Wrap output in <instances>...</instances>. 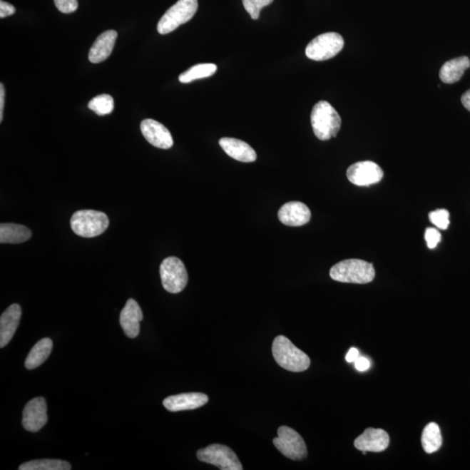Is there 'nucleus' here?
Wrapping results in <instances>:
<instances>
[{
	"mask_svg": "<svg viewBox=\"0 0 470 470\" xmlns=\"http://www.w3.org/2000/svg\"><path fill=\"white\" fill-rule=\"evenodd\" d=\"M272 352L278 365L291 372H303L310 366V357L283 335L274 339Z\"/></svg>",
	"mask_w": 470,
	"mask_h": 470,
	"instance_id": "obj_1",
	"label": "nucleus"
},
{
	"mask_svg": "<svg viewBox=\"0 0 470 470\" xmlns=\"http://www.w3.org/2000/svg\"><path fill=\"white\" fill-rule=\"evenodd\" d=\"M311 125L319 140L329 141L337 136L341 129L342 118L329 102L322 101L312 110Z\"/></svg>",
	"mask_w": 470,
	"mask_h": 470,
	"instance_id": "obj_2",
	"label": "nucleus"
},
{
	"mask_svg": "<svg viewBox=\"0 0 470 470\" xmlns=\"http://www.w3.org/2000/svg\"><path fill=\"white\" fill-rule=\"evenodd\" d=\"M329 275L339 282L366 284L374 279L375 270L373 265L365 260L351 259L335 264Z\"/></svg>",
	"mask_w": 470,
	"mask_h": 470,
	"instance_id": "obj_3",
	"label": "nucleus"
},
{
	"mask_svg": "<svg viewBox=\"0 0 470 470\" xmlns=\"http://www.w3.org/2000/svg\"><path fill=\"white\" fill-rule=\"evenodd\" d=\"M109 219L106 213L96 210H81L74 213L71 227L78 236L93 238L103 234L108 228Z\"/></svg>",
	"mask_w": 470,
	"mask_h": 470,
	"instance_id": "obj_4",
	"label": "nucleus"
},
{
	"mask_svg": "<svg viewBox=\"0 0 470 470\" xmlns=\"http://www.w3.org/2000/svg\"><path fill=\"white\" fill-rule=\"evenodd\" d=\"M197 10L198 0H179L162 16L158 23V31L162 35L172 33L180 26L190 21Z\"/></svg>",
	"mask_w": 470,
	"mask_h": 470,
	"instance_id": "obj_5",
	"label": "nucleus"
},
{
	"mask_svg": "<svg viewBox=\"0 0 470 470\" xmlns=\"http://www.w3.org/2000/svg\"><path fill=\"white\" fill-rule=\"evenodd\" d=\"M162 286L168 293H180L188 285V275L185 265L179 258L168 257L160 264Z\"/></svg>",
	"mask_w": 470,
	"mask_h": 470,
	"instance_id": "obj_6",
	"label": "nucleus"
},
{
	"mask_svg": "<svg viewBox=\"0 0 470 470\" xmlns=\"http://www.w3.org/2000/svg\"><path fill=\"white\" fill-rule=\"evenodd\" d=\"M344 39L337 33H327L315 38L306 48L307 57L315 61H327L341 52Z\"/></svg>",
	"mask_w": 470,
	"mask_h": 470,
	"instance_id": "obj_7",
	"label": "nucleus"
},
{
	"mask_svg": "<svg viewBox=\"0 0 470 470\" xmlns=\"http://www.w3.org/2000/svg\"><path fill=\"white\" fill-rule=\"evenodd\" d=\"M200 461L216 466L221 470H242L238 456L233 450L223 444H212L197 452Z\"/></svg>",
	"mask_w": 470,
	"mask_h": 470,
	"instance_id": "obj_8",
	"label": "nucleus"
},
{
	"mask_svg": "<svg viewBox=\"0 0 470 470\" xmlns=\"http://www.w3.org/2000/svg\"><path fill=\"white\" fill-rule=\"evenodd\" d=\"M272 442L283 456L291 460H302L307 456V446L301 434L290 426H280L278 437Z\"/></svg>",
	"mask_w": 470,
	"mask_h": 470,
	"instance_id": "obj_9",
	"label": "nucleus"
},
{
	"mask_svg": "<svg viewBox=\"0 0 470 470\" xmlns=\"http://www.w3.org/2000/svg\"><path fill=\"white\" fill-rule=\"evenodd\" d=\"M347 179L359 187L380 183L383 178L382 169L372 161H361L350 165L347 171Z\"/></svg>",
	"mask_w": 470,
	"mask_h": 470,
	"instance_id": "obj_10",
	"label": "nucleus"
},
{
	"mask_svg": "<svg viewBox=\"0 0 470 470\" xmlns=\"http://www.w3.org/2000/svg\"><path fill=\"white\" fill-rule=\"evenodd\" d=\"M46 402L43 397H36L26 404L23 412L22 425L29 432H38L47 424Z\"/></svg>",
	"mask_w": 470,
	"mask_h": 470,
	"instance_id": "obj_11",
	"label": "nucleus"
},
{
	"mask_svg": "<svg viewBox=\"0 0 470 470\" xmlns=\"http://www.w3.org/2000/svg\"><path fill=\"white\" fill-rule=\"evenodd\" d=\"M142 134L150 144L160 149H169L173 147V140L171 133L164 125L151 118L141 122Z\"/></svg>",
	"mask_w": 470,
	"mask_h": 470,
	"instance_id": "obj_12",
	"label": "nucleus"
},
{
	"mask_svg": "<svg viewBox=\"0 0 470 470\" xmlns=\"http://www.w3.org/2000/svg\"><path fill=\"white\" fill-rule=\"evenodd\" d=\"M390 439L389 434L381 429H367L355 439L354 447L361 451L382 452L388 449Z\"/></svg>",
	"mask_w": 470,
	"mask_h": 470,
	"instance_id": "obj_13",
	"label": "nucleus"
},
{
	"mask_svg": "<svg viewBox=\"0 0 470 470\" xmlns=\"http://www.w3.org/2000/svg\"><path fill=\"white\" fill-rule=\"evenodd\" d=\"M278 218L286 226L301 227L309 223L311 212L305 204L300 201H290L280 208Z\"/></svg>",
	"mask_w": 470,
	"mask_h": 470,
	"instance_id": "obj_14",
	"label": "nucleus"
},
{
	"mask_svg": "<svg viewBox=\"0 0 470 470\" xmlns=\"http://www.w3.org/2000/svg\"><path fill=\"white\" fill-rule=\"evenodd\" d=\"M142 320L143 313L139 304L133 299H129L120 316L121 326L126 337L133 339L139 335Z\"/></svg>",
	"mask_w": 470,
	"mask_h": 470,
	"instance_id": "obj_15",
	"label": "nucleus"
},
{
	"mask_svg": "<svg viewBox=\"0 0 470 470\" xmlns=\"http://www.w3.org/2000/svg\"><path fill=\"white\" fill-rule=\"evenodd\" d=\"M208 397L203 393H185L165 398L163 405L171 412H184L200 408L207 404Z\"/></svg>",
	"mask_w": 470,
	"mask_h": 470,
	"instance_id": "obj_16",
	"label": "nucleus"
},
{
	"mask_svg": "<svg viewBox=\"0 0 470 470\" xmlns=\"http://www.w3.org/2000/svg\"><path fill=\"white\" fill-rule=\"evenodd\" d=\"M22 310L18 304H13L0 317V347H6L13 339L21 322Z\"/></svg>",
	"mask_w": 470,
	"mask_h": 470,
	"instance_id": "obj_17",
	"label": "nucleus"
},
{
	"mask_svg": "<svg viewBox=\"0 0 470 470\" xmlns=\"http://www.w3.org/2000/svg\"><path fill=\"white\" fill-rule=\"evenodd\" d=\"M117 37V31L114 30L106 31L101 34L91 47L89 61L93 64L105 61L112 53Z\"/></svg>",
	"mask_w": 470,
	"mask_h": 470,
	"instance_id": "obj_18",
	"label": "nucleus"
},
{
	"mask_svg": "<svg viewBox=\"0 0 470 470\" xmlns=\"http://www.w3.org/2000/svg\"><path fill=\"white\" fill-rule=\"evenodd\" d=\"M221 148L228 156L242 162H254L257 155L250 145L235 138H223L219 141Z\"/></svg>",
	"mask_w": 470,
	"mask_h": 470,
	"instance_id": "obj_19",
	"label": "nucleus"
},
{
	"mask_svg": "<svg viewBox=\"0 0 470 470\" xmlns=\"http://www.w3.org/2000/svg\"><path fill=\"white\" fill-rule=\"evenodd\" d=\"M470 67L468 57L463 56L446 62L440 70V78L446 84H454L459 81L466 70Z\"/></svg>",
	"mask_w": 470,
	"mask_h": 470,
	"instance_id": "obj_20",
	"label": "nucleus"
},
{
	"mask_svg": "<svg viewBox=\"0 0 470 470\" xmlns=\"http://www.w3.org/2000/svg\"><path fill=\"white\" fill-rule=\"evenodd\" d=\"M31 237V232L22 225L1 223L0 225V242L2 244H19L26 242Z\"/></svg>",
	"mask_w": 470,
	"mask_h": 470,
	"instance_id": "obj_21",
	"label": "nucleus"
},
{
	"mask_svg": "<svg viewBox=\"0 0 470 470\" xmlns=\"http://www.w3.org/2000/svg\"><path fill=\"white\" fill-rule=\"evenodd\" d=\"M53 347V341L50 338H44L38 342L26 357V369H34L43 364L52 353Z\"/></svg>",
	"mask_w": 470,
	"mask_h": 470,
	"instance_id": "obj_22",
	"label": "nucleus"
},
{
	"mask_svg": "<svg viewBox=\"0 0 470 470\" xmlns=\"http://www.w3.org/2000/svg\"><path fill=\"white\" fill-rule=\"evenodd\" d=\"M442 444V437L439 426L431 422L425 426L422 434V445L426 454L438 451Z\"/></svg>",
	"mask_w": 470,
	"mask_h": 470,
	"instance_id": "obj_23",
	"label": "nucleus"
},
{
	"mask_svg": "<svg viewBox=\"0 0 470 470\" xmlns=\"http://www.w3.org/2000/svg\"><path fill=\"white\" fill-rule=\"evenodd\" d=\"M216 71L217 66L215 64H210V63L195 65L192 66L191 68H189L188 71H185L183 74H180L179 81L181 83L187 84V83L200 80V78L211 77L216 73Z\"/></svg>",
	"mask_w": 470,
	"mask_h": 470,
	"instance_id": "obj_24",
	"label": "nucleus"
},
{
	"mask_svg": "<svg viewBox=\"0 0 470 470\" xmlns=\"http://www.w3.org/2000/svg\"><path fill=\"white\" fill-rule=\"evenodd\" d=\"M19 470H70L72 466L61 460L43 459L29 461L19 466Z\"/></svg>",
	"mask_w": 470,
	"mask_h": 470,
	"instance_id": "obj_25",
	"label": "nucleus"
},
{
	"mask_svg": "<svg viewBox=\"0 0 470 470\" xmlns=\"http://www.w3.org/2000/svg\"><path fill=\"white\" fill-rule=\"evenodd\" d=\"M89 109L96 113L98 116H108L113 112L114 109V101L112 96L108 94H101L93 98L88 104Z\"/></svg>",
	"mask_w": 470,
	"mask_h": 470,
	"instance_id": "obj_26",
	"label": "nucleus"
},
{
	"mask_svg": "<svg viewBox=\"0 0 470 470\" xmlns=\"http://www.w3.org/2000/svg\"><path fill=\"white\" fill-rule=\"evenodd\" d=\"M274 0H242L245 9L250 14L252 19H258L260 10L263 7L270 6Z\"/></svg>",
	"mask_w": 470,
	"mask_h": 470,
	"instance_id": "obj_27",
	"label": "nucleus"
},
{
	"mask_svg": "<svg viewBox=\"0 0 470 470\" xmlns=\"http://www.w3.org/2000/svg\"><path fill=\"white\" fill-rule=\"evenodd\" d=\"M429 220L436 228L446 230L450 223L449 213L446 209H438L429 213Z\"/></svg>",
	"mask_w": 470,
	"mask_h": 470,
	"instance_id": "obj_28",
	"label": "nucleus"
},
{
	"mask_svg": "<svg viewBox=\"0 0 470 470\" xmlns=\"http://www.w3.org/2000/svg\"><path fill=\"white\" fill-rule=\"evenodd\" d=\"M57 9L63 14H72L78 9V0H54Z\"/></svg>",
	"mask_w": 470,
	"mask_h": 470,
	"instance_id": "obj_29",
	"label": "nucleus"
},
{
	"mask_svg": "<svg viewBox=\"0 0 470 470\" xmlns=\"http://www.w3.org/2000/svg\"><path fill=\"white\" fill-rule=\"evenodd\" d=\"M425 240L430 250L436 247L441 240L440 232L436 228H429L425 232Z\"/></svg>",
	"mask_w": 470,
	"mask_h": 470,
	"instance_id": "obj_30",
	"label": "nucleus"
},
{
	"mask_svg": "<svg viewBox=\"0 0 470 470\" xmlns=\"http://www.w3.org/2000/svg\"><path fill=\"white\" fill-rule=\"evenodd\" d=\"M16 9L13 5L11 4L3 1H0V18L4 19L8 17L15 14Z\"/></svg>",
	"mask_w": 470,
	"mask_h": 470,
	"instance_id": "obj_31",
	"label": "nucleus"
},
{
	"mask_svg": "<svg viewBox=\"0 0 470 470\" xmlns=\"http://www.w3.org/2000/svg\"><path fill=\"white\" fill-rule=\"evenodd\" d=\"M354 367L358 371H366L369 369L370 362L365 357H359L354 362Z\"/></svg>",
	"mask_w": 470,
	"mask_h": 470,
	"instance_id": "obj_32",
	"label": "nucleus"
},
{
	"mask_svg": "<svg viewBox=\"0 0 470 470\" xmlns=\"http://www.w3.org/2000/svg\"><path fill=\"white\" fill-rule=\"evenodd\" d=\"M359 357H360V353H359L358 349H355V347H351L346 355V361L352 363L357 361Z\"/></svg>",
	"mask_w": 470,
	"mask_h": 470,
	"instance_id": "obj_33",
	"label": "nucleus"
},
{
	"mask_svg": "<svg viewBox=\"0 0 470 470\" xmlns=\"http://www.w3.org/2000/svg\"><path fill=\"white\" fill-rule=\"evenodd\" d=\"M4 106H5V88L3 84L0 85V121H3Z\"/></svg>",
	"mask_w": 470,
	"mask_h": 470,
	"instance_id": "obj_34",
	"label": "nucleus"
},
{
	"mask_svg": "<svg viewBox=\"0 0 470 470\" xmlns=\"http://www.w3.org/2000/svg\"><path fill=\"white\" fill-rule=\"evenodd\" d=\"M461 103L464 108L470 112V90L467 91L463 96H461Z\"/></svg>",
	"mask_w": 470,
	"mask_h": 470,
	"instance_id": "obj_35",
	"label": "nucleus"
}]
</instances>
